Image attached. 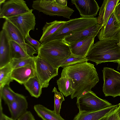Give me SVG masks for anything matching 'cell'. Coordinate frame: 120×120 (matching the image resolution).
Wrapping results in <instances>:
<instances>
[{"instance_id":"1","label":"cell","mask_w":120,"mask_h":120,"mask_svg":"<svg viewBox=\"0 0 120 120\" xmlns=\"http://www.w3.org/2000/svg\"><path fill=\"white\" fill-rule=\"evenodd\" d=\"M88 61L77 63L67 66L62 71L70 79L73 92L71 95L72 99L77 98L86 92L91 91L99 81L94 65Z\"/></svg>"},{"instance_id":"2","label":"cell","mask_w":120,"mask_h":120,"mask_svg":"<svg viewBox=\"0 0 120 120\" xmlns=\"http://www.w3.org/2000/svg\"><path fill=\"white\" fill-rule=\"evenodd\" d=\"M38 56L57 68L72 55L69 45L62 39L41 44L38 50Z\"/></svg>"},{"instance_id":"3","label":"cell","mask_w":120,"mask_h":120,"mask_svg":"<svg viewBox=\"0 0 120 120\" xmlns=\"http://www.w3.org/2000/svg\"><path fill=\"white\" fill-rule=\"evenodd\" d=\"M97 65L102 63L120 61V47L114 41L99 40L94 44L86 57Z\"/></svg>"},{"instance_id":"4","label":"cell","mask_w":120,"mask_h":120,"mask_svg":"<svg viewBox=\"0 0 120 120\" xmlns=\"http://www.w3.org/2000/svg\"><path fill=\"white\" fill-rule=\"evenodd\" d=\"M97 18H75L66 21L60 29L48 37L42 44L59 39L82 30L91 26L98 24Z\"/></svg>"},{"instance_id":"5","label":"cell","mask_w":120,"mask_h":120,"mask_svg":"<svg viewBox=\"0 0 120 120\" xmlns=\"http://www.w3.org/2000/svg\"><path fill=\"white\" fill-rule=\"evenodd\" d=\"M76 105L79 112L81 113L98 111L112 105L107 101L98 97L92 91L86 92L77 98Z\"/></svg>"},{"instance_id":"6","label":"cell","mask_w":120,"mask_h":120,"mask_svg":"<svg viewBox=\"0 0 120 120\" xmlns=\"http://www.w3.org/2000/svg\"><path fill=\"white\" fill-rule=\"evenodd\" d=\"M32 7L35 10L49 16H57L70 19L74 11L67 6H63L55 0H37L33 1Z\"/></svg>"},{"instance_id":"7","label":"cell","mask_w":120,"mask_h":120,"mask_svg":"<svg viewBox=\"0 0 120 120\" xmlns=\"http://www.w3.org/2000/svg\"><path fill=\"white\" fill-rule=\"evenodd\" d=\"M102 90L106 97L120 96V73L112 68L104 67L102 70Z\"/></svg>"},{"instance_id":"8","label":"cell","mask_w":120,"mask_h":120,"mask_svg":"<svg viewBox=\"0 0 120 120\" xmlns=\"http://www.w3.org/2000/svg\"><path fill=\"white\" fill-rule=\"evenodd\" d=\"M35 71L42 88L47 87L50 80L58 75V68L54 67L46 60L38 56H35Z\"/></svg>"},{"instance_id":"9","label":"cell","mask_w":120,"mask_h":120,"mask_svg":"<svg viewBox=\"0 0 120 120\" xmlns=\"http://www.w3.org/2000/svg\"><path fill=\"white\" fill-rule=\"evenodd\" d=\"M2 30L4 31L9 41H13L17 43L30 56H35L34 54L37 53L36 50L31 45L26 42L23 35L12 23L5 20Z\"/></svg>"},{"instance_id":"10","label":"cell","mask_w":120,"mask_h":120,"mask_svg":"<svg viewBox=\"0 0 120 120\" xmlns=\"http://www.w3.org/2000/svg\"><path fill=\"white\" fill-rule=\"evenodd\" d=\"M33 9L22 15L5 19L14 25L20 31L25 38L29 35L31 30L34 31L36 24L35 17Z\"/></svg>"},{"instance_id":"11","label":"cell","mask_w":120,"mask_h":120,"mask_svg":"<svg viewBox=\"0 0 120 120\" xmlns=\"http://www.w3.org/2000/svg\"><path fill=\"white\" fill-rule=\"evenodd\" d=\"M97 36L99 40L114 41L117 43L120 40V22L117 21L113 12Z\"/></svg>"},{"instance_id":"12","label":"cell","mask_w":120,"mask_h":120,"mask_svg":"<svg viewBox=\"0 0 120 120\" xmlns=\"http://www.w3.org/2000/svg\"><path fill=\"white\" fill-rule=\"evenodd\" d=\"M30 10L24 0H8L0 8V18L5 19L25 13Z\"/></svg>"},{"instance_id":"13","label":"cell","mask_w":120,"mask_h":120,"mask_svg":"<svg viewBox=\"0 0 120 120\" xmlns=\"http://www.w3.org/2000/svg\"><path fill=\"white\" fill-rule=\"evenodd\" d=\"M71 2L75 5L81 17L94 18L100 9L94 0H73Z\"/></svg>"},{"instance_id":"14","label":"cell","mask_w":120,"mask_h":120,"mask_svg":"<svg viewBox=\"0 0 120 120\" xmlns=\"http://www.w3.org/2000/svg\"><path fill=\"white\" fill-rule=\"evenodd\" d=\"M95 35L91 36L79 41L69 44L72 55L85 57L94 44Z\"/></svg>"},{"instance_id":"15","label":"cell","mask_w":120,"mask_h":120,"mask_svg":"<svg viewBox=\"0 0 120 120\" xmlns=\"http://www.w3.org/2000/svg\"><path fill=\"white\" fill-rule=\"evenodd\" d=\"M7 105L11 114V118L14 120H17L27 112L28 104L26 98L18 94L15 100Z\"/></svg>"},{"instance_id":"16","label":"cell","mask_w":120,"mask_h":120,"mask_svg":"<svg viewBox=\"0 0 120 120\" xmlns=\"http://www.w3.org/2000/svg\"><path fill=\"white\" fill-rule=\"evenodd\" d=\"M103 26L97 24L87 27L82 30L66 37L62 40L69 44L82 40L91 36H97Z\"/></svg>"},{"instance_id":"17","label":"cell","mask_w":120,"mask_h":120,"mask_svg":"<svg viewBox=\"0 0 120 120\" xmlns=\"http://www.w3.org/2000/svg\"><path fill=\"white\" fill-rule=\"evenodd\" d=\"M119 104L111 106L103 109L91 112H79L73 120H99L110 115L117 109Z\"/></svg>"},{"instance_id":"18","label":"cell","mask_w":120,"mask_h":120,"mask_svg":"<svg viewBox=\"0 0 120 120\" xmlns=\"http://www.w3.org/2000/svg\"><path fill=\"white\" fill-rule=\"evenodd\" d=\"M120 0H104L100 8L98 23L103 26L106 23Z\"/></svg>"},{"instance_id":"19","label":"cell","mask_w":120,"mask_h":120,"mask_svg":"<svg viewBox=\"0 0 120 120\" xmlns=\"http://www.w3.org/2000/svg\"><path fill=\"white\" fill-rule=\"evenodd\" d=\"M12 59L9 41L2 30L0 32V68L9 63Z\"/></svg>"},{"instance_id":"20","label":"cell","mask_w":120,"mask_h":120,"mask_svg":"<svg viewBox=\"0 0 120 120\" xmlns=\"http://www.w3.org/2000/svg\"><path fill=\"white\" fill-rule=\"evenodd\" d=\"M35 75L34 69L29 67H23L13 69L11 77L13 80L22 84Z\"/></svg>"},{"instance_id":"21","label":"cell","mask_w":120,"mask_h":120,"mask_svg":"<svg viewBox=\"0 0 120 120\" xmlns=\"http://www.w3.org/2000/svg\"><path fill=\"white\" fill-rule=\"evenodd\" d=\"M34 109L38 116L43 120H65L60 115L40 104L35 105Z\"/></svg>"},{"instance_id":"22","label":"cell","mask_w":120,"mask_h":120,"mask_svg":"<svg viewBox=\"0 0 120 120\" xmlns=\"http://www.w3.org/2000/svg\"><path fill=\"white\" fill-rule=\"evenodd\" d=\"M66 22V21L55 20L50 22H46L42 29V34L39 41L42 44L48 37L61 27Z\"/></svg>"},{"instance_id":"23","label":"cell","mask_w":120,"mask_h":120,"mask_svg":"<svg viewBox=\"0 0 120 120\" xmlns=\"http://www.w3.org/2000/svg\"><path fill=\"white\" fill-rule=\"evenodd\" d=\"M23 85L31 96L37 98L40 97L42 88L36 75L29 79Z\"/></svg>"},{"instance_id":"24","label":"cell","mask_w":120,"mask_h":120,"mask_svg":"<svg viewBox=\"0 0 120 120\" xmlns=\"http://www.w3.org/2000/svg\"><path fill=\"white\" fill-rule=\"evenodd\" d=\"M58 89L65 97L71 95L73 92L70 79L67 75L62 71L60 77L57 80Z\"/></svg>"},{"instance_id":"25","label":"cell","mask_w":120,"mask_h":120,"mask_svg":"<svg viewBox=\"0 0 120 120\" xmlns=\"http://www.w3.org/2000/svg\"><path fill=\"white\" fill-rule=\"evenodd\" d=\"M35 56L13 58L10 63L13 69L21 67H27L35 70Z\"/></svg>"},{"instance_id":"26","label":"cell","mask_w":120,"mask_h":120,"mask_svg":"<svg viewBox=\"0 0 120 120\" xmlns=\"http://www.w3.org/2000/svg\"><path fill=\"white\" fill-rule=\"evenodd\" d=\"M13 69L10 63L0 68V89L13 81L11 77Z\"/></svg>"},{"instance_id":"27","label":"cell","mask_w":120,"mask_h":120,"mask_svg":"<svg viewBox=\"0 0 120 120\" xmlns=\"http://www.w3.org/2000/svg\"><path fill=\"white\" fill-rule=\"evenodd\" d=\"M18 94L11 88L9 85H6L0 89V99H3L7 105L13 102Z\"/></svg>"},{"instance_id":"28","label":"cell","mask_w":120,"mask_h":120,"mask_svg":"<svg viewBox=\"0 0 120 120\" xmlns=\"http://www.w3.org/2000/svg\"><path fill=\"white\" fill-rule=\"evenodd\" d=\"M9 44L11 55L12 59L30 56L20 46L15 42L9 41Z\"/></svg>"},{"instance_id":"29","label":"cell","mask_w":120,"mask_h":120,"mask_svg":"<svg viewBox=\"0 0 120 120\" xmlns=\"http://www.w3.org/2000/svg\"><path fill=\"white\" fill-rule=\"evenodd\" d=\"M52 92L54 93V111L56 114L59 115L62 103L65 99L63 94L58 91L56 87L53 89Z\"/></svg>"},{"instance_id":"30","label":"cell","mask_w":120,"mask_h":120,"mask_svg":"<svg viewBox=\"0 0 120 120\" xmlns=\"http://www.w3.org/2000/svg\"><path fill=\"white\" fill-rule=\"evenodd\" d=\"M88 61L86 57L76 56L72 55L62 64L60 67L64 68L67 66L73 64Z\"/></svg>"},{"instance_id":"31","label":"cell","mask_w":120,"mask_h":120,"mask_svg":"<svg viewBox=\"0 0 120 120\" xmlns=\"http://www.w3.org/2000/svg\"><path fill=\"white\" fill-rule=\"evenodd\" d=\"M25 41L32 45L35 49L37 50L41 46V44L38 41L35 40L30 36L29 35L25 38Z\"/></svg>"},{"instance_id":"32","label":"cell","mask_w":120,"mask_h":120,"mask_svg":"<svg viewBox=\"0 0 120 120\" xmlns=\"http://www.w3.org/2000/svg\"><path fill=\"white\" fill-rule=\"evenodd\" d=\"M17 120H36L32 113L27 111L25 113L19 118Z\"/></svg>"},{"instance_id":"33","label":"cell","mask_w":120,"mask_h":120,"mask_svg":"<svg viewBox=\"0 0 120 120\" xmlns=\"http://www.w3.org/2000/svg\"><path fill=\"white\" fill-rule=\"evenodd\" d=\"M113 12L117 21L120 22V1L116 6Z\"/></svg>"},{"instance_id":"34","label":"cell","mask_w":120,"mask_h":120,"mask_svg":"<svg viewBox=\"0 0 120 120\" xmlns=\"http://www.w3.org/2000/svg\"><path fill=\"white\" fill-rule=\"evenodd\" d=\"M117 110L108 116L107 120H120L117 112Z\"/></svg>"},{"instance_id":"35","label":"cell","mask_w":120,"mask_h":120,"mask_svg":"<svg viewBox=\"0 0 120 120\" xmlns=\"http://www.w3.org/2000/svg\"><path fill=\"white\" fill-rule=\"evenodd\" d=\"M59 4L63 6H67V0H55Z\"/></svg>"},{"instance_id":"36","label":"cell","mask_w":120,"mask_h":120,"mask_svg":"<svg viewBox=\"0 0 120 120\" xmlns=\"http://www.w3.org/2000/svg\"><path fill=\"white\" fill-rule=\"evenodd\" d=\"M3 111H0V120H6L4 116Z\"/></svg>"},{"instance_id":"37","label":"cell","mask_w":120,"mask_h":120,"mask_svg":"<svg viewBox=\"0 0 120 120\" xmlns=\"http://www.w3.org/2000/svg\"><path fill=\"white\" fill-rule=\"evenodd\" d=\"M119 106L117 110V112L120 120V103L118 104Z\"/></svg>"},{"instance_id":"38","label":"cell","mask_w":120,"mask_h":120,"mask_svg":"<svg viewBox=\"0 0 120 120\" xmlns=\"http://www.w3.org/2000/svg\"><path fill=\"white\" fill-rule=\"evenodd\" d=\"M4 116L6 120H14L11 118L8 117L4 114Z\"/></svg>"},{"instance_id":"39","label":"cell","mask_w":120,"mask_h":120,"mask_svg":"<svg viewBox=\"0 0 120 120\" xmlns=\"http://www.w3.org/2000/svg\"><path fill=\"white\" fill-rule=\"evenodd\" d=\"M117 63L118 64L117 70L120 71V61L117 62Z\"/></svg>"},{"instance_id":"40","label":"cell","mask_w":120,"mask_h":120,"mask_svg":"<svg viewBox=\"0 0 120 120\" xmlns=\"http://www.w3.org/2000/svg\"><path fill=\"white\" fill-rule=\"evenodd\" d=\"M6 1L5 0H0V6H1V5L3 3H4Z\"/></svg>"},{"instance_id":"41","label":"cell","mask_w":120,"mask_h":120,"mask_svg":"<svg viewBox=\"0 0 120 120\" xmlns=\"http://www.w3.org/2000/svg\"><path fill=\"white\" fill-rule=\"evenodd\" d=\"M108 116H107L106 117L103 118L99 120H107V117Z\"/></svg>"},{"instance_id":"42","label":"cell","mask_w":120,"mask_h":120,"mask_svg":"<svg viewBox=\"0 0 120 120\" xmlns=\"http://www.w3.org/2000/svg\"><path fill=\"white\" fill-rule=\"evenodd\" d=\"M117 44L120 47V39L118 42L117 43Z\"/></svg>"}]
</instances>
